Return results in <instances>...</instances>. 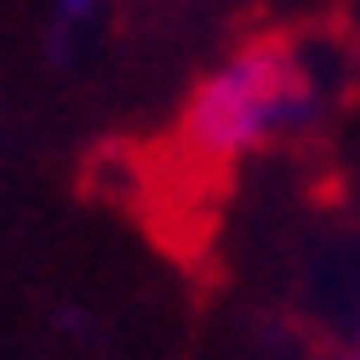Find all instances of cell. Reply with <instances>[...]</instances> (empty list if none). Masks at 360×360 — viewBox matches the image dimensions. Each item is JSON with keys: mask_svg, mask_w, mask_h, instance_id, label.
<instances>
[{"mask_svg": "<svg viewBox=\"0 0 360 360\" xmlns=\"http://www.w3.org/2000/svg\"><path fill=\"white\" fill-rule=\"evenodd\" d=\"M98 6H103V0H52V34H46V40H52L58 58L69 52V34L98 18Z\"/></svg>", "mask_w": 360, "mask_h": 360, "instance_id": "cell-2", "label": "cell"}, {"mask_svg": "<svg viewBox=\"0 0 360 360\" xmlns=\"http://www.w3.org/2000/svg\"><path fill=\"white\" fill-rule=\"evenodd\" d=\"M309 115H314V86L303 63L275 40L269 46L257 40L195 86L184 109V143L206 160H235L246 149L292 138L297 126H309Z\"/></svg>", "mask_w": 360, "mask_h": 360, "instance_id": "cell-1", "label": "cell"}]
</instances>
